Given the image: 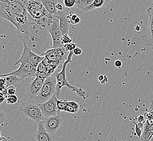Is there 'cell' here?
Returning <instances> with one entry per match:
<instances>
[{"label":"cell","mask_w":153,"mask_h":141,"mask_svg":"<svg viewBox=\"0 0 153 141\" xmlns=\"http://www.w3.org/2000/svg\"><path fill=\"white\" fill-rule=\"evenodd\" d=\"M17 36L33 52L44 56L46 52L53 47V41L48 30L36 24L29 14L28 21L17 28Z\"/></svg>","instance_id":"6da1fadb"},{"label":"cell","mask_w":153,"mask_h":141,"mask_svg":"<svg viewBox=\"0 0 153 141\" xmlns=\"http://www.w3.org/2000/svg\"><path fill=\"white\" fill-rule=\"evenodd\" d=\"M6 100L8 104H14L18 102V97L16 95L8 96Z\"/></svg>","instance_id":"603a6c76"},{"label":"cell","mask_w":153,"mask_h":141,"mask_svg":"<svg viewBox=\"0 0 153 141\" xmlns=\"http://www.w3.org/2000/svg\"><path fill=\"white\" fill-rule=\"evenodd\" d=\"M104 78V76H103V75H100V76H98V80L100 82V83L103 82Z\"/></svg>","instance_id":"836d02e7"},{"label":"cell","mask_w":153,"mask_h":141,"mask_svg":"<svg viewBox=\"0 0 153 141\" xmlns=\"http://www.w3.org/2000/svg\"><path fill=\"white\" fill-rule=\"evenodd\" d=\"M58 99V98L54 95L46 102L38 104L45 118L56 116L60 114V111L57 106Z\"/></svg>","instance_id":"9c48e42d"},{"label":"cell","mask_w":153,"mask_h":141,"mask_svg":"<svg viewBox=\"0 0 153 141\" xmlns=\"http://www.w3.org/2000/svg\"><path fill=\"white\" fill-rule=\"evenodd\" d=\"M44 126L47 132L54 135L58 130L62 124V115L45 118L43 121Z\"/></svg>","instance_id":"7c38bea8"},{"label":"cell","mask_w":153,"mask_h":141,"mask_svg":"<svg viewBox=\"0 0 153 141\" xmlns=\"http://www.w3.org/2000/svg\"></svg>","instance_id":"60d3db41"},{"label":"cell","mask_w":153,"mask_h":141,"mask_svg":"<svg viewBox=\"0 0 153 141\" xmlns=\"http://www.w3.org/2000/svg\"><path fill=\"white\" fill-rule=\"evenodd\" d=\"M111 2V1H107V0H94L92 3H91L90 6L87 7L85 9L83 10V12H89L94 9L102 8L109 4Z\"/></svg>","instance_id":"ac0fdd59"},{"label":"cell","mask_w":153,"mask_h":141,"mask_svg":"<svg viewBox=\"0 0 153 141\" xmlns=\"http://www.w3.org/2000/svg\"></svg>","instance_id":"b9f144b4"},{"label":"cell","mask_w":153,"mask_h":141,"mask_svg":"<svg viewBox=\"0 0 153 141\" xmlns=\"http://www.w3.org/2000/svg\"><path fill=\"white\" fill-rule=\"evenodd\" d=\"M56 79L54 74L45 79L41 91L34 100L38 104L45 103L56 95Z\"/></svg>","instance_id":"5b68a950"},{"label":"cell","mask_w":153,"mask_h":141,"mask_svg":"<svg viewBox=\"0 0 153 141\" xmlns=\"http://www.w3.org/2000/svg\"><path fill=\"white\" fill-rule=\"evenodd\" d=\"M19 114L30 118L38 124L44 120L45 118L38 104L34 100L22 102L19 107Z\"/></svg>","instance_id":"277c9868"},{"label":"cell","mask_w":153,"mask_h":141,"mask_svg":"<svg viewBox=\"0 0 153 141\" xmlns=\"http://www.w3.org/2000/svg\"><path fill=\"white\" fill-rule=\"evenodd\" d=\"M68 54L64 48H52L46 52L44 56L50 61L55 62L59 65H63L66 60L65 57L68 56Z\"/></svg>","instance_id":"8fae6325"},{"label":"cell","mask_w":153,"mask_h":141,"mask_svg":"<svg viewBox=\"0 0 153 141\" xmlns=\"http://www.w3.org/2000/svg\"><path fill=\"white\" fill-rule=\"evenodd\" d=\"M24 2L28 14L34 20L38 19L48 13L41 1H24Z\"/></svg>","instance_id":"30bf717a"},{"label":"cell","mask_w":153,"mask_h":141,"mask_svg":"<svg viewBox=\"0 0 153 141\" xmlns=\"http://www.w3.org/2000/svg\"><path fill=\"white\" fill-rule=\"evenodd\" d=\"M108 77L106 76H104V80H103V82H101V84H105L106 82H108Z\"/></svg>","instance_id":"e575fe53"},{"label":"cell","mask_w":153,"mask_h":141,"mask_svg":"<svg viewBox=\"0 0 153 141\" xmlns=\"http://www.w3.org/2000/svg\"><path fill=\"white\" fill-rule=\"evenodd\" d=\"M109 141H124V140H118L115 138V137H111V139L109 140Z\"/></svg>","instance_id":"d590c367"},{"label":"cell","mask_w":153,"mask_h":141,"mask_svg":"<svg viewBox=\"0 0 153 141\" xmlns=\"http://www.w3.org/2000/svg\"><path fill=\"white\" fill-rule=\"evenodd\" d=\"M1 141H7V138L6 137L1 136Z\"/></svg>","instance_id":"8d00e7d4"},{"label":"cell","mask_w":153,"mask_h":141,"mask_svg":"<svg viewBox=\"0 0 153 141\" xmlns=\"http://www.w3.org/2000/svg\"><path fill=\"white\" fill-rule=\"evenodd\" d=\"M38 130L34 134L35 141H54L53 135L47 132L45 129L43 121L38 123Z\"/></svg>","instance_id":"5bb4252c"},{"label":"cell","mask_w":153,"mask_h":141,"mask_svg":"<svg viewBox=\"0 0 153 141\" xmlns=\"http://www.w3.org/2000/svg\"><path fill=\"white\" fill-rule=\"evenodd\" d=\"M79 109V105L74 101H66L64 112H67L71 114L78 112Z\"/></svg>","instance_id":"d6986e66"},{"label":"cell","mask_w":153,"mask_h":141,"mask_svg":"<svg viewBox=\"0 0 153 141\" xmlns=\"http://www.w3.org/2000/svg\"><path fill=\"white\" fill-rule=\"evenodd\" d=\"M56 16L59 19L60 28L62 34H68L70 29V21L68 18V13L63 11H58Z\"/></svg>","instance_id":"9a60e30c"},{"label":"cell","mask_w":153,"mask_h":141,"mask_svg":"<svg viewBox=\"0 0 153 141\" xmlns=\"http://www.w3.org/2000/svg\"><path fill=\"white\" fill-rule=\"evenodd\" d=\"M74 54V51L70 52L68 56L67 57L66 60L64 62V64L62 65L61 71L59 73L58 72L54 73V75L56 77V96L58 98H59L60 92L62 88L64 87H66L68 89H70L73 92L76 94L78 96L82 98L83 99L85 100L89 97L88 92L87 91L82 90V88H78L76 86L71 85L70 83H68L66 78V68L68 64H69L70 63H71L72 62V58Z\"/></svg>","instance_id":"3957f363"},{"label":"cell","mask_w":153,"mask_h":141,"mask_svg":"<svg viewBox=\"0 0 153 141\" xmlns=\"http://www.w3.org/2000/svg\"><path fill=\"white\" fill-rule=\"evenodd\" d=\"M76 0H64L63 1V3L64 6L67 8H72L75 7Z\"/></svg>","instance_id":"d4e9b609"},{"label":"cell","mask_w":153,"mask_h":141,"mask_svg":"<svg viewBox=\"0 0 153 141\" xmlns=\"http://www.w3.org/2000/svg\"><path fill=\"white\" fill-rule=\"evenodd\" d=\"M15 93H16V88L14 86H10L7 88L8 96L15 95Z\"/></svg>","instance_id":"83f0119b"},{"label":"cell","mask_w":153,"mask_h":141,"mask_svg":"<svg viewBox=\"0 0 153 141\" xmlns=\"http://www.w3.org/2000/svg\"><path fill=\"white\" fill-rule=\"evenodd\" d=\"M0 16L13 24L16 29L22 26L28 18L24 1L0 0Z\"/></svg>","instance_id":"7a4b0ae2"},{"label":"cell","mask_w":153,"mask_h":141,"mask_svg":"<svg viewBox=\"0 0 153 141\" xmlns=\"http://www.w3.org/2000/svg\"><path fill=\"white\" fill-rule=\"evenodd\" d=\"M76 47V45L74 43H72V42L64 45V48H65V50H66L68 53L71 51H74V50Z\"/></svg>","instance_id":"484cf974"},{"label":"cell","mask_w":153,"mask_h":141,"mask_svg":"<svg viewBox=\"0 0 153 141\" xmlns=\"http://www.w3.org/2000/svg\"><path fill=\"white\" fill-rule=\"evenodd\" d=\"M48 32L53 41L52 48H64L62 43V33L60 28L59 19L54 15L53 20L48 27Z\"/></svg>","instance_id":"52a82bcc"},{"label":"cell","mask_w":153,"mask_h":141,"mask_svg":"<svg viewBox=\"0 0 153 141\" xmlns=\"http://www.w3.org/2000/svg\"><path fill=\"white\" fill-rule=\"evenodd\" d=\"M24 50L20 59L15 62L16 65L21 63L30 64L36 68H37L39 65L44 60L45 56H41L33 52L32 50L26 44L23 43Z\"/></svg>","instance_id":"8992f818"},{"label":"cell","mask_w":153,"mask_h":141,"mask_svg":"<svg viewBox=\"0 0 153 141\" xmlns=\"http://www.w3.org/2000/svg\"><path fill=\"white\" fill-rule=\"evenodd\" d=\"M45 80V79H42L39 76H36V78L30 83L27 89V94L29 98V100H34L38 96L44 85Z\"/></svg>","instance_id":"4fadbf2b"},{"label":"cell","mask_w":153,"mask_h":141,"mask_svg":"<svg viewBox=\"0 0 153 141\" xmlns=\"http://www.w3.org/2000/svg\"><path fill=\"white\" fill-rule=\"evenodd\" d=\"M147 13L149 15V22L148 26V36H143V38L146 39L144 45L149 46L153 47V11L150 9V7L147 9Z\"/></svg>","instance_id":"2e32d148"},{"label":"cell","mask_w":153,"mask_h":141,"mask_svg":"<svg viewBox=\"0 0 153 141\" xmlns=\"http://www.w3.org/2000/svg\"><path fill=\"white\" fill-rule=\"evenodd\" d=\"M82 53V50L79 47H76L74 50V54L76 56H80Z\"/></svg>","instance_id":"f1b7e54d"},{"label":"cell","mask_w":153,"mask_h":141,"mask_svg":"<svg viewBox=\"0 0 153 141\" xmlns=\"http://www.w3.org/2000/svg\"><path fill=\"white\" fill-rule=\"evenodd\" d=\"M152 50H153V47H152Z\"/></svg>","instance_id":"ab89813d"},{"label":"cell","mask_w":153,"mask_h":141,"mask_svg":"<svg viewBox=\"0 0 153 141\" xmlns=\"http://www.w3.org/2000/svg\"><path fill=\"white\" fill-rule=\"evenodd\" d=\"M115 65L116 67L118 68H121L122 65V62L120 60H116L115 62Z\"/></svg>","instance_id":"d6a6232c"},{"label":"cell","mask_w":153,"mask_h":141,"mask_svg":"<svg viewBox=\"0 0 153 141\" xmlns=\"http://www.w3.org/2000/svg\"><path fill=\"white\" fill-rule=\"evenodd\" d=\"M134 123L135 125V133L136 135L138 136L139 138H141L142 135V131L141 128L138 126L137 124L135 123V122Z\"/></svg>","instance_id":"4316f807"},{"label":"cell","mask_w":153,"mask_h":141,"mask_svg":"<svg viewBox=\"0 0 153 141\" xmlns=\"http://www.w3.org/2000/svg\"><path fill=\"white\" fill-rule=\"evenodd\" d=\"M137 121L138 122V123L144 124V116H142V115H140V116H138V117L137 118Z\"/></svg>","instance_id":"4dcf8cb0"},{"label":"cell","mask_w":153,"mask_h":141,"mask_svg":"<svg viewBox=\"0 0 153 141\" xmlns=\"http://www.w3.org/2000/svg\"><path fill=\"white\" fill-rule=\"evenodd\" d=\"M5 119H6L5 114L2 110H1V124H3L4 123Z\"/></svg>","instance_id":"f546056e"},{"label":"cell","mask_w":153,"mask_h":141,"mask_svg":"<svg viewBox=\"0 0 153 141\" xmlns=\"http://www.w3.org/2000/svg\"><path fill=\"white\" fill-rule=\"evenodd\" d=\"M45 8L50 15H56L58 13V10L56 9V4L59 2L58 1L54 0H41Z\"/></svg>","instance_id":"e0dca14e"},{"label":"cell","mask_w":153,"mask_h":141,"mask_svg":"<svg viewBox=\"0 0 153 141\" xmlns=\"http://www.w3.org/2000/svg\"><path fill=\"white\" fill-rule=\"evenodd\" d=\"M68 18L70 21V24L74 25H76L80 22V19L79 16L72 11L68 13Z\"/></svg>","instance_id":"7402d4cb"},{"label":"cell","mask_w":153,"mask_h":141,"mask_svg":"<svg viewBox=\"0 0 153 141\" xmlns=\"http://www.w3.org/2000/svg\"><path fill=\"white\" fill-rule=\"evenodd\" d=\"M72 39L71 38V37L68 35V34H64L62 35V43L63 46L66 44L72 43Z\"/></svg>","instance_id":"cb8c5ba5"},{"label":"cell","mask_w":153,"mask_h":141,"mask_svg":"<svg viewBox=\"0 0 153 141\" xmlns=\"http://www.w3.org/2000/svg\"><path fill=\"white\" fill-rule=\"evenodd\" d=\"M93 2V0H76L75 7L81 9L83 11L87 7L92 3Z\"/></svg>","instance_id":"44dd1931"},{"label":"cell","mask_w":153,"mask_h":141,"mask_svg":"<svg viewBox=\"0 0 153 141\" xmlns=\"http://www.w3.org/2000/svg\"><path fill=\"white\" fill-rule=\"evenodd\" d=\"M150 9H152V10H153V7H150Z\"/></svg>","instance_id":"74e56055"},{"label":"cell","mask_w":153,"mask_h":141,"mask_svg":"<svg viewBox=\"0 0 153 141\" xmlns=\"http://www.w3.org/2000/svg\"><path fill=\"white\" fill-rule=\"evenodd\" d=\"M17 76L21 80H23L26 78H28L32 76H36V68L33 67L32 65L28 63H21L20 66L18 70L9 73L2 74V76Z\"/></svg>","instance_id":"ba28073f"},{"label":"cell","mask_w":153,"mask_h":141,"mask_svg":"<svg viewBox=\"0 0 153 141\" xmlns=\"http://www.w3.org/2000/svg\"><path fill=\"white\" fill-rule=\"evenodd\" d=\"M56 9L58 10V11H63L64 10V7L62 6V3L59 2L56 4Z\"/></svg>","instance_id":"1f68e13d"},{"label":"cell","mask_w":153,"mask_h":141,"mask_svg":"<svg viewBox=\"0 0 153 141\" xmlns=\"http://www.w3.org/2000/svg\"><path fill=\"white\" fill-rule=\"evenodd\" d=\"M152 7H153V1L152 2Z\"/></svg>","instance_id":"f35d334b"},{"label":"cell","mask_w":153,"mask_h":141,"mask_svg":"<svg viewBox=\"0 0 153 141\" xmlns=\"http://www.w3.org/2000/svg\"><path fill=\"white\" fill-rule=\"evenodd\" d=\"M1 78H2L6 82V88H8L10 86H13L14 84L21 82V80L19 78L14 76H2Z\"/></svg>","instance_id":"ffe728a7"}]
</instances>
